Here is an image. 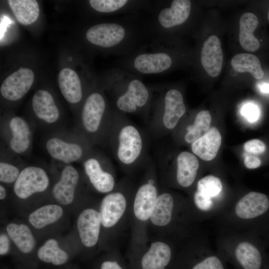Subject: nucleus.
Segmentation results:
<instances>
[{"instance_id":"38","label":"nucleus","mask_w":269,"mask_h":269,"mask_svg":"<svg viewBox=\"0 0 269 269\" xmlns=\"http://www.w3.org/2000/svg\"><path fill=\"white\" fill-rule=\"evenodd\" d=\"M9 251V242L7 236L3 234L0 236V255H4Z\"/></svg>"},{"instance_id":"26","label":"nucleus","mask_w":269,"mask_h":269,"mask_svg":"<svg viewBox=\"0 0 269 269\" xmlns=\"http://www.w3.org/2000/svg\"><path fill=\"white\" fill-rule=\"evenodd\" d=\"M211 120L209 111L199 112L194 117L193 123L185 126L182 138L184 141L191 144L202 136L210 129Z\"/></svg>"},{"instance_id":"41","label":"nucleus","mask_w":269,"mask_h":269,"mask_svg":"<svg viewBox=\"0 0 269 269\" xmlns=\"http://www.w3.org/2000/svg\"><path fill=\"white\" fill-rule=\"evenodd\" d=\"M6 196L5 189L3 186L0 185V199H3Z\"/></svg>"},{"instance_id":"7","label":"nucleus","mask_w":269,"mask_h":269,"mask_svg":"<svg viewBox=\"0 0 269 269\" xmlns=\"http://www.w3.org/2000/svg\"><path fill=\"white\" fill-rule=\"evenodd\" d=\"M49 178L45 170L34 166H28L19 173L13 191L21 199H26L35 193L43 192L49 185Z\"/></svg>"},{"instance_id":"32","label":"nucleus","mask_w":269,"mask_h":269,"mask_svg":"<svg viewBox=\"0 0 269 269\" xmlns=\"http://www.w3.org/2000/svg\"><path fill=\"white\" fill-rule=\"evenodd\" d=\"M222 190L220 179L209 175L201 178L197 182V190L194 194L205 199H212L219 194Z\"/></svg>"},{"instance_id":"34","label":"nucleus","mask_w":269,"mask_h":269,"mask_svg":"<svg viewBox=\"0 0 269 269\" xmlns=\"http://www.w3.org/2000/svg\"><path fill=\"white\" fill-rule=\"evenodd\" d=\"M192 269H224V268L218 258L212 256L196 264Z\"/></svg>"},{"instance_id":"33","label":"nucleus","mask_w":269,"mask_h":269,"mask_svg":"<svg viewBox=\"0 0 269 269\" xmlns=\"http://www.w3.org/2000/svg\"><path fill=\"white\" fill-rule=\"evenodd\" d=\"M19 169L11 164L0 162V181L4 183H11L16 181L19 174Z\"/></svg>"},{"instance_id":"12","label":"nucleus","mask_w":269,"mask_h":269,"mask_svg":"<svg viewBox=\"0 0 269 269\" xmlns=\"http://www.w3.org/2000/svg\"><path fill=\"white\" fill-rule=\"evenodd\" d=\"M126 206V197L121 192H114L105 196L100 212L103 226L106 228L114 226L124 214Z\"/></svg>"},{"instance_id":"9","label":"nucleus","mask_w":269,"mask_h":269,"mask_svg":"<svg viewBox=\"0 0 269 269\" xmlns=\"http://www.w3.org/2000/svg\"><path fill=\"white\" fill-rule=\"evenodd\" d=\"M102 224L100 212L89 208L83 210L77 220V228L82 243L87 247L95 246L99 239Z\"/></svg>"},{"instance_id":"24","label":"nucleus","mask_w":269,"mask_h":269,"mask_svg":"<svg viewBox=\"0 0 269 269\" xmlns=\"http://www.w3.org/2000/svg\"><path fill=\"white\" fill-rule=\"evenodd\" d=\"M173 205V198L170 193L158 195L149 217L151 223L157 226L168 224L171 220Z\"/></svg>"},{"instance_id":"30","label":"nucleus","mask_w":269,"mask_h":269,"mask_svg":"<svg viewBox=\"0 0 269 269\" xmlns=\"http://www.w3.org/2000/svg\"><path fill=\"white\" fill-rule=\"evenodd\" d=\"M39 260L55 266L65 264L69 259L68 254L62 250L57 242L53 239L47 240L37 251Z\"/></svg>"},{"instance_id":"15","label":"nucleus","mask_w":269,"mask_h":269,"mask_svg":"<svg viewBox=\"0 0 269 269\" xmlns=\"http://www.w3.org/2000/svg\"><path fill=\"white\" fill-rule=\"evenodd\" d=\"M78 180L77 170L72 166H65L62 171L60 180L53 187L52 194L55 199L63 205L71 203Z\"/></svg>"},{"instance_id":"3","label":"nucleus","mask_w":269,"mask_h":269,"mask_svg":"<svg viewBox=\"0 0 269 269\" xmlns=\"http://www.w3.org/2000/svg\"><path fill=\"white\" fill-rule=\"evenodd\" d=\"M150 87L153 97L147 128L152 136L160 138L175 129L186 108L179 89L163 83Z\"/></svg>"},{"instance_id":"4","label":"nucleus","mask_w":269,"mask_h":269,"mask_svg":"<svg viewBox=\"0 0 269 269\" xmlns=\"http://www.w3.org/2000/svg\"><path fill=\"white\" fill-rule=\"evenodd\" d=\"M171 43L150 40L132 53L122 56L119 68L142 77L163 74L176 64V53Z\"/></svg>"},{"instance_id":"10","label":"nucleus","mask_w":269,"mask_h":269,"mask_svg":"<svg viewBox=\"0 0 269 269\" xmlns=\"http://www.w3.org/2000/svg\"><path fill=\"white\" fill-rule=\"evenodd\" d=\"M223 54L219 38L212 35L203 43L201 52V63L212 77L218 76L222 70Z\"/></svg>"},{"instance_id":"1","label":"nucleus","mask_w":269,"mask_h":269,"mask_svg":"<svg viewBox=\"0 0 269 269\" xmlns=\"http://www.w3.org/2000/svg\"><path fill=\"white\" fill-rule=\"evenodd\" d=\"M108 78L115 111L140 116L146 122L153 97L150 85H146L141 76L119 68L112 70Z\"/></svg>"},{"instance_id":"19","label":"nucleus","mask_w":269,"mask_h":269,"mask_svg":"<svg viewBox=\"0 0 269 269\" xmlns=\"http://www.w3.org/2000/svg\"><path fill=\"white\" fill-rule=\"evenodd\" d=\"M32 106L36 117L47 123H54L59 119V111L53 98L46 90H39L35 93Z\"/></svg>"},{"instance_id":"14","label":"nucleus","mask_w":269,"mask_h":269,"mask_svg":"<svg viewBox=\"0 0 269 269\" xmlns=\"http://www.w3.org/2000/svg\"><path fill=\"white\" fill-rule=\"evenodd\" d=\"M269 208V200L265 194L251 192L238 201L235 213L241 218L253 219L266 213Z\"/></svg>"},{"instance_id":"20","label":"nucleus","mask_w":269,"mask_h":269,"mask_svg":"<svg viewBox=\"0 0 269 269\" xmlns=\"http://www.w3.org/2000/svg\"><path fill=\"white\" fill-rule=\"evenodd\" d=\"M58 83L64 98L69 103L76 104L82 98L81 81L77 73L70 68H63L59 73Z\"/></svg>"},{"instance_id":"2","label":"nucleus","mask_w":269,"mask_h":269,"mask_svg":"<svg viewBox=\"0 0 269 269\" xmlns=\"http://www.w3.org/2000/svg\"><path fill=\"white\" fill-rule=\"evenodd\" d=\"M109 136L115 157L122 167L131 168L146 162L147 136L126 115L114 110Z\"/></svg>"},{"instance_id":"40","label":"nucleus","mask_w":269,"mask_h":269,"mask_svg":"<svg viewBox=\"0 0 269 269\" xmlns=\"http://www.w3.org/2000/svg\"><path fill=\"white\" fill-rule=\"evenodd\" d=\"M261 91L265 93H269V84L265 83L260 87Z\"/></svg>"},{"instance_id":"6","label":"nucleus","mask_w":269,"mask_h":269,"mask_svg":"<svg viewBox=\"0 0 269 269\" xmlns=\"http://www.w3.org/2000/svg\"><path fill=\"white\" fill-rule=\"evenodd\" d=\"M107 103L102 93L95 91L86 98L82 110L81 121L85 131L94 139L105 133L108 136L112 126L114 111L108 114Z\"/></svg>"},{"instance_id":"11","label":"nucleus","mask_w":269,"mask_h":269,"mask_svg":"<svg viewBox=\"0 0 269 269\" xmlns=\"http://www.w3.org/2000/svg\"><path fill=\"white\" fill-rule=\"evenodd\" d=\"M158 196L154 178H149L138 188L134 202V211L137 219L145 221L150 216Z\"/></svg>"},{"instance_id":"16","label":"nucleus","mask_w":269,"mask_h":269,"mask_svg":"<svg viewBox=\"0 0 269 269\" xmlns=\"http://www.w3.org/2000/svg\"><path fill=\"white\" fill-rule=\"evenodd\" d=\"M175 166L178 184L183 187L190 186L196 178L199 167L196 156L188 151H181L176 157Z\"/></svg>"},{"instance_id":"23","label":"nucleus","mask_w":269,"mask_h":269,"mask_svg":"<svg viewBox=\"0 0 269 269\" xmlns=\"http://www.w3.org/2000/svg\"><path fill=\"white\" fill-rule=\"evenodd\" d=\"M12 136L9 141L10 148L16 153L27 150L30 144V131L26 122L19 117L12 118L9 122Z\"/></svg>"},{"instance_id":"5","label":"nucleus","mask_w":269,"mask_h":269,"mask_svg":"<svg viewBox=\"0 0 269 269\" xmlns=\"http://www.w3.org/2000/svg\"><path fill=\"white\" fill-rule=\"evenodd\" d=\"M192 7L189 0H152L147 12L150 40L171 43L173 33L190 17Z\"/></svg>"},{"instance_id":"27","label":"nucleus","mask_w":269,"mask_h":269,"mask_svg":"<svg viewBox=\"0 0 269 269\" xmlns=\"http://www.w3.org/2000/svg\"><path fill=\"white\" fill-rule=\"evenodd\" d=\"M6 231L21 252L27 254L33 249L35 240L28 227L24 224L10 223L6 227Z\"/></svg>"},{"instance_id":"13","label":"nucleus","mask_w":269,"mask_h":269,"mask_svg":"<svg viewBox=\"0 0 269 269\" xmlns=\"http://www.w3.org/2000/svg\"><path fill=\"white\" fill-rule=\"evenodd\" d=\"M85 172L94 187L101 193H108L113 190L115 179L113 175L104 170L102 162L96 157H90L84 162Z\"/></svg>"},{"instance_id":"29","label":"nucleus","mask_w":269,"mask_h":269,"mask_svg":"<svg viewBox=\"0 0 269 269\" xmlns=\"http://www.w3.org/2000/svg\"><path fill=\"white\" fill-rule=\"evenodd\" d=\"M231 63L235 71L238 72H250L257 79H261L264 76L260 61L255 55L238 54L232 58Z\"/></svg>"},{"instance_id":"37","label":"nucleus","mask_w":269,"mask_h":269,"mask_svg":"<svg viewBox=\"0 0 269 269\" xmlns=\"http://www.w3.org/2000/svg\"><path fill=\"white\" fill-rule=\"evenodd\" d=\"M244 164L248 168H256L260 166L261 164V161L257 157L248 156L245 158Z\"/></svg>"},{"instance_id":"22","label":"nucleus","mask_w":269,"mask_h":269,"mask_svg":"<svg viewBox=\"0 0 269 269\" xmlns=\"http://www.w3.org/2000/svg\"><path fill=\"white\" fill-rule=\"evenodd\" d=\"M171 254V250L165 243H153L142 258V269H164L170 261Z\"/></svg>"},{"instance_id":"31","label":"nucleus","mask_w":269,"mask_h":269,"mask_svg":"<svg viewBox=\"0 0 269 269\" xmlns=\"http://www.w3.org/2000/svg\"><path fill=\"white\" fill-rule=\"evenodd\" d=\"M235 256L244 269H260L262 257L259 250L249 242H242L236 248Z\"/></svg>"},{"instance_id":"25","label":"nucleus","mask_w":269,"mask_h":269,"mask_svg":"<svg viewBox=\"0 0 269 269\" xmlns=\"http://www.w3.org/2000/svg\"><path fill=\"white\" fill-rule=\"evenodd\" d=\"M7 2L16 19L22 24H30L39 16V7L36 0H8Z\"/></svg>"},{"instance_id":"17","label":"nucleus","mask_w":269,"mask_h":269,"mask_svg":"<svg viewBox=\"0 0 269 269\" xmlns=\"http://www.w3.org/2000/svg\"><path fill=\"white\" fill-rule=\"evenodd\" d=\"M222 142L219 130L211 127L200 138L191 144L192 152L205 161H210L216 156Z\"/></svg>"},{"instance_id":"21","label":"nucleus","mask_w":269,"mask_h":269,"mask_svg":"<svg viewBox=\"0 0 269 269\" xmlns=\"http://www.w3.org/2000/svg\"><path fill=\"white\" fill-rule=\"evenodd\" d=\"M258 23L257 17L252 12L244 13L240 17L239 40L242 47L247 51L254 52L260 47L259 41L253 33Z\"/></svg>"},{"instance_id":"36","label":"nucleus","mask_w":269,"mask_h":269,"mask_svg":"<svg viewBox=\"0 0 269 269\" xmlns=\"http://www.w3.org/2000/svg\"><path fill=\"white\" fill-rule=\"evenodd\" d=\"M244 149L249 152L259 154L266 150L265 143L258 139H253L246 141L244 144Z\"/></svg>"},{"instance_id":"28","label":"nucleus","mask_w":269,"mask_h":269,"mask_svg":"<svg viewBox=\"0 0 269 269\" xmlns=\"http://www.w3.org/2000/svg\"><path fill=\"white\" fill-rule=\"evenodd\" d=\"M62 208L59 205L50 204L42 206L29 216L30 223L36 229H41L57 221L62 215Z\"/></svg>"},{"instance_id":"35","label":"nucleus","mask_w":269,"mask_h":269,"mask_svg":"<svg viewBox=\"0 0 269 269\" xmlns=\"http://www.w3.org/2000/svg\"><path fill=\"white\" fill-rule=\"evenodd\" d=\"M242 113L248 121L253 123L257 121L259 118L260 111L257 105L249 103L243 107Z\"/></svg>"},{"instance_id":"42","label":"nucleus","mask_w":269,"mask_h":269,"mask_svg":"<svg viewBox=\"0 0 269 269\" xmlns=\"http://www.w3.org/2000/svg\"><path fill=\"white\" fill-rule=\"evenodd\" d=\"M268 19L269 20V11L268 14Z\"/></svg>"},{"instance_id":"18","label":"nucleus","mask_w":269,"mask_h":269,"mask_svg":"<svg viewBox=\"0 0 269 269\" xmlns=\"http://www.w3.org/2000/svg\"><path fill=\"white\" fill-rule=\"evenodd\" d=\"M49 155L53 158L66 163L76 161L81 158L83 148L75 143H69L63 140L52 137L46 144Z\"/></svg>"},{"instance_id":"8","label":"nucleus","mask_w":269,"mask_h":269,"mask_svg":"<svg viewBox=\"0 0 269 269\" xmlns=\"http://www.w3.org/2000/svg\"><path fill=\"white\" fill-rule=\"evenodd\" d=\"M34 80L33 71L21 67L5 79L0 86V93L8 100L17 101L30 90Z\"/></svg>"},{"instance_id":"39","label":"nucleus","mask_w":269,"mask_h":269,"mask_svg":"<svg viewBox=\"0 0 269 269\" xmlns=\"http://www.w3.org/2000/svg\"><path fill=\"white\" fill-rule=\"evenodd\" d=\"M100 269H122V268L117 262L106 261L102 263Z\"/></svg>"}]
</instances>
